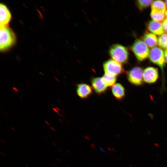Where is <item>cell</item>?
I'll use <instances>...</instances> for the list:
<instances>
[{
    "mask_svg": "<svg viewBox=\"0 0 167 167\" xmlns=\"http://www.w3.org/2000/svg\"><path fill=\"white\" fill-rule=\"evenodd\" d=\"M4 113L6 116H8V115L6 113Z\"/></svg>",
    "mask_w": 167,
    "mask_h": 167,
    "instance_id": "8d00e7d4",
    "label": "cell"
},
{
    "mask_svg": "<svg viewBox=\"0 0 167 167\" xmlns=\"http://www.w3.org/2000/svg\"><path fill=\"white\" fill-rule=\"evenodd\" d=\"M12 89L13 90L16 92H19V90L15 87H13Z\"/></svg>",
    "mask_w": 167,
    "mask_h": 167,
    "instance_id": "44dd1931",
    "label": "cell"
},
{
    "mask_svg": "<svg viewBox=\"0 0 167 167\" xmlns=\"http://www.w3.org/2000/svg\"><path fill=\"white\" fill-rule=\"evenodd\" d=\"M76 92L78 96L82 99H86L92 92V88L85 83H80L77 85Z\"/></svg>",
    "mask_w": 167,
    "mask_h": 167,
    "instance_id": "30bf717a",
    "label": "cell"
},
{
    "mask_svg": "<svg viewBox=\"0 0 167 167\" xmlns=\"http://www.w3.org/2000/svg\"><path fill=\"white\" fill-rule=\"evenodd\" d=\"M0 27H8L12 18L11 13L7 7L2 3L0 4Z\"/></svg>",
    "mask_w": 167,
    "mask_h": 167,
    "instance_id": "ba28073f",
    "label": "cell"
},
{
    "mask_svg": "<svg viewBox=\"0 0 167 167\" xmlns=\"http://www.w3.org/2000/svg\"><path fill=\"white\" fill-rule=\"evenodd\" d=\"M131 49L139 61H143L149 55L150 51L149 48L146 44L141 40H135L131 46Z\"/></svg>",
    "mask_w": 167,
    "mask_h": 167,
    "instance_id": "3957f363",
    "label": "cell"
},
{
    "mask_svg": "<svg viewBox=\"0 0 167 167\" xmlns=\"http://www.w3.org/2000/svg\"><path fill=\"white\" fill-rule=\"evenodd\" d=\"M165 62L167 64V49L165 50Z\"/></svg>",
    "mask_w": 167,
    "mask_h": 167,
    "instance_id": "ffe728a7",
    "label": "cell"
},
{
    "mask_svg": "<svg viewBox=\"0 0 167 167\" xmlns=\"http://www.w3.org/2000/svg\"><path fill=\"white\" fill-rule=\"evenodd\" d=\"M58 150L60 152H62V150L60 149V148H58Z\"/></svg>",
    "mask_w": 167,
    "mask_h": 167,
    "instance_id": "ab89813d",
    "label": "cell"
},
{
    "mask_svg": "<svg viewBox=\"0 0 167 167\" xmlns=\"http://www.w3.org/2000/svg\"><path fill=\"white\" fill-rule=\"evenodd\" d=\"M4 134H5L6 135V136H7V135L8 136V135H7L6 134V133H5Z\"/></svg>",
    "mask_w": 167,
    "mask_h": 167,
    "instance_id": "b9f144b4",
    "label": "cell"
},
{
    "mask_svg": "<svg viewBox=\"0 0 167 167\" xmlns=\"http://www.w3.org/2000/svg\"><path fill=\"white\" fill-rule=\"evenodd\" d=\"M102 80L107 87L113 86L115 84L117 80L116 77L105 74L101 77Z\"/></svg>",
    "mask_w": 167,
    "mask_h": 167,
    "instance_id": "9a60e30c",
    "label": "cell"
},
{
    "mask_svg": "<svg viewBox=\"0 0 167 167\" xmlns=\"http://www.w3.org/2000/svg\"><path fill=\"white\" fill-rule=\"evenodd\" d=\"M44 137L46 138V139H48V138L46 136H44Z\"/></svg>",
    "mask_w": 167,
    "mask_h": 167,
    "instance_id": "f35d334b",
    "label": "cell"
},
{
    "mask_svg": "<svg viewBox=\"0 0 167 167\" xmlns=\"http://www.w3.org/2000/svg\"><path fill=\"white\" fill-rule=\"evenodd\" d=\"M149 58L151 62L159 66L163 71L165 65V59L164 52L161 49L158 47L152 49L149 52Z\"/></svg>",
    "mask_w": 167,
    "mask_h": 167,
    "instance_id": "5b68a950",
    "label": "cell"
},
{
    "mask_svg": "<svg viewBox=\"0 0 167 167\" xmlns=\"http://www.w3.org/2000/svg\"><path fill=\"white\" fill-rule=\"evenodd\" d=\"M165 16L167 18V10L165 12Z\"/></svg>",
    "mask_w": 167,
    "mask_h": 167,
    "instance_id": "f546056e",
    "label": "cell"
},
{
    "mask_svg": "<svg viewBox=\"0 0 167 167\" xmlns=\"http://www.w3.org/2000/svg\"><path fill=\"white\" fill-rule=\"evenodd\" d=\"M142 69L140 67L135 66L127 72V77L129 82L131 84L139 85L143 83Z\"/></svg>",
    "mask_w": 167,
    "mask_h": 167,
    "instance_id": "8992f818",
    "label": "cell"
},
{
    "mask_svg": "<svg viewBox=\"0 0 167 167\" xmlns=\"http://www.w3.org/2000/svg\"><path fill=\"white\" fill-rule=\"evenodd\" d=\"M103 67L105 74L115 77L118 76L124 72L122 65L112 59H108L103 64Z\"/></svg>",
    "mask_w": 167,
    "mask_h": 167,
    "instance_id": "277c9868",
    "label": "cell"
},
{
    "mask_svg": "<svg viewBox=\"0 0 167 167\" xmlns=\"http://www.w3.org/2000/svg\"><path fill=\"white\" fill-rule=\"evenodd\" d=\"M15 95H17V96H19V94L18 93H15Z\"/></svg>",
    "mask_w": 167,
    "mask_h": 167,
    "instance_id": "d590c367",
    "label": "cell"
},
{
    "mask_svg": "<svg viewBox=\"0 0 167 167\" xmlns=\"http://www.w3.org/2000/svg\"><path fill=\"white\" fill-rule=\"evenodd\" d=\"M25 166L26 167H28V165H25Z\"/></svg>",
    "mask_w": 167,
    "mask_h": 167,
    "instance_id": "7bdbcfd3",
    "label": "cell"
},
{
    "mask_svg": "<svg viewBox=\"0 0 167 167\" xmlns=\"http://www.w3.org/2000/svg\"><path fill=\"white\" fill-rule=\"evenodd\" d=\"M153 1L148 0H137L136 1V5L141 11L148 7L152 4Z\"/></svg>",
    "mask_w": 167,
    "mask_h": 167,
    "instance_id": "e0dca14e",
    "label": "cell"
},
{
    "mask_svg": "<svg viewBox=\"0 0 167 167\" xmlns=\"http://www.w3.org/2000/svg\"><path fill=\"white\" fill-rule=\"evenodd\" d=\"M52 143L54 146H56V144L55 143H54V142H52Z\"/></svg>",
    "mask_w": 167,
    "mask_h": 167,
    "instance_id": "836d02e7",
    "label": "cell"
},
{
    "mask_svg": "<svg viewBox=\"0 0 167 167\" xmlns=\"http://www.w3.org/2000/svg\"><path fill=\"white\" fill-rule=\"evenodd\" d=\"M56 109H57L58 111H60V109H59L58 107H56Z\"/></svg>",
    "mask_w": 167,
    "mask_h": 167,
    "instance_id": "4316f807",
    "label": "cell"
},
{
    "mask_svg": "<svg viewBox=\"0 0 167 167\" xmlns=\"http://www.w3.org/2000/svg\"><path fill=\"white\" fill-rule=\"evenodd\" d=\"M58 120L59 121H60V122H62V121L60 119H58Z\"/></svg>",
    "mask_w": 167,
    "mask_h": 167,
    "instance_id": "e575fe53",
    "label": "cell"
},
{
    "mask_svg": "<svg viewBox=\"0 0 167 167\" xmlns=\"http://www.w3.org/2000/svg\"><path fill=\"white\" fill-rule=\"evenodd\" d=\"M166 7L165 2L162 1H153L151 4V10L165 13Z\"/></svg>",
    "mask_w": 167,
    "mask_h": 167,
    "instance_id": "5bb4252c",
    "label": "cell"
},
{
    "mask_svg": "<svg viewBox=\"0 0 167 167\" xmlns=\"http://www.w3.org/2000/svg\"><path fill=\"white\" fill-rule=\"evenodd\" d=\"M1 140L3 143H6L5 141H4L2 139H1Z\"/></svg>",
    "mask_w": 167,
    "mask_h": 167,
    "instance_id": "484cf974",
    "label": "cell"
},
{
    "mask_svg": "<svg viewBox=\"0 0 167 167\" xmlns=\"http://www.w3.org/2000/svg\"><path fill=\"white\" fill-rule=\"evenodd\" d=\"M165 3L166 4V6H167V0L165 1Z\"/></svg>",
    "mask_w": 167,
    "mask_h": 167,
    "instance_id": "d6a6232c",
    "label": "cell"
},
{
    "mask_svg": "<svg viewBox=\"0 0 167 167\" xmlns=\"http://www.w3.org/2000/svg\"><path fill=\"white\" fill-rule=\"evenodd\" d=\"M53 110L54 111L56 112L57 113L58 112V111L56 109V108H53Z\"/></svg>",
    "mask_w": 167,
    "mask_h": 167,
    "instance_id": "cb8c5ba5",
    "label": "cell"
},
{
    "mask_svg": "<svg viewBox=\"0 0 167 167\" xmlns=\"http://www.w3.org/2000/svg\"><path fill=\"white\" fill-rule=\"evenodd\" d=\"M57 113L58 114V115H59L61 117H62V115H61L59 112H58Z\"/></svg>",
    "mask_w": 167,
    "mask_h": 167,
    "instance_id": "1f68e13d",
    "label": "cell"
},
{
    "mask_svg": "<svg viewBox=\"0 0 167 167\" xmlns=\"http://www.w3.org/2000/svg\"><path fill=\"white\" fill-rule=\"evenodd\" d=\"M159 46L164 49H167V33H163L160 35L158 39Z\"/></svg>",
    "mask_w": 167,
    "mask_h": 167,
    "instance_id": "ac0fdd59",
    "label": "cell"
},
{
    "mask_svg": "<svg viewBox=\"0 0 167 167\" xmlns=\"http://www.w3.org/2000/svg\"><path fill=\"white\" fill-rule=\"evenodd\" d=\"M50 129L53 131H56L55 129L53 127H50Z\"/></svg>",
    "mask_w": 167,
    "mask_h": 167,
    "instance_id": "d4e9b609",
    "label": "cell"
},
{
    "mask_svg": "<svg viewBox=\"0 0 167 167\" xmlns=\"http://www.w3.org/2000/svg\"><path fill=\"white\" fill-rule=\"evenodd\" d=\"M143 39L144 42L150 48H154L156 46L158 42L156 36L153 34L146 32L143 35Z\"/></svg>",
    "mask_w": 167,
    "mask_h": 167,
    "instance_id": "7c38bea8",
    "label": "cell"
},
{
    "mask_svg": "<svg viewBox=\"0 0 167 167\" xmlns=\"http://www.w3.org/2000/svg\"><path fill=\"white\" fill-rule=\"evenodd\" d=\"M111 91L113 96L117 99L121 100L125 96V88L120 83H116L113 85L111 88Z\"/></svg>",
    "mask_w": 167,
    "mask_h": 167,
    "instance_id": "4fadbf2b",
    "label": "cell"
},
{
    "mask_svg": "<svg viewBox=\"0 0 167 167\" xmlns=\"http://www.w3.org/2000/svg\"><path fill=\"white\" fill-rule=\"evenodd\" d=\"M52 165L55 167H57V165L54 163H53Z\"/></svg>",
    "mask_w": 167,
    "mask_h": 167,
    "instance_id": "4dcf8cb0",
    "label": "cell"
},
{
    "mask_svg": "<svg viewBox=\"0 0 167 167\" xmlns=\"http://www.w3.org/2000/svg\"><path fill=\"white\" fill-rule=\"evenodd\" d=\"M11 129L13 131H16V130H15V128H13V127H11Z\"/></svg>",
    "mask_w": 167,
    "mask_h": 167,
    "instance_id": "f1b7e54d",
    "label": "cell"
},
{
    "mask_svg": "<svg viewBox=\"0 0 167 167\" xmlns=\"http://www.w3.org/2000/svg\"><path fill=\"white\" fill-rule=\"evenodd\" d=\"M162 25L164 31L167 33V18L165 19L163 21Z\"/></svg>",
    "mask_w": 167,
    "mask_h": 167,
    "instance_id": "d6986e66",
    "label": "cell"
},
{
    "mask_svg": "<svg viewBox=\"0 0 167 167\" xmlns=\"http://www.w3.org/2000/svg\"><path fill=\"white\" fill-rule=\"evenodd\" d=\"M56 160L58 162H60V161L58 159H56Z\"/></svg>",
    "mask_w": 167,
    "mask_h": 167,
    "instance_id": "74e56055",
    "label": "cell"
},
{
    "mask_svg": "<svg viewBox=\"0 0 167 167\" xmlns=\"http://www.w3.org/2000/svg\"><path fill=\"white\" fill-rule=\"evenodd\" d=\"M0 50L4 52L14 45L16 36L14 32L7 26L0 27Z\"/></svg>",
    "mask_w": 167,
    "mask_h": 167,
    "instance_id": "6da1fadb",
    "label": "cell"
},
{
    "mask_svg": "<svg viewBox=\"0 0 167 167\" xmlns=\"http://www.w3.org/2000/svg\"><path fill=\"white\" fill-rule=\"evenodd\" d=\"M91 83L93 89L98 94L103 93L107 90V87L103 82L101 77L92 78L91 80Z\"/></svg>",
    "mask_w": 167,
    "mask_h": 167,
    "instance_id": "9c48e42d",
    "label": "cell"
},
{
    "mask_svg": "<svg viewBox=\"0 0 167 167\" xmlns=\"http://www.w3.org/2000/svg\"><path fill=\"white\" fill-rule=\"evenodd\" d=\"M109 53L112 59L120 64L126 63L128 60V49L121 45L118 44L112 45L109 48Z\"/></svg>",
    "mask_w": 167,
    "mask_h": 167,
    "instance_id": "7a4b0ae2",
    "label": "cell"
},
{
    "mask_svg": "<svg viewBox=\"0 0 167 167\" xmlns=\"http://www.w3.org/2000/svg\"><path fill=\"white\" fill-rule=\"evenodd\" d=\"M40 73L41 74L42 76L43 75V74H42V73Z\"/></svg>",
    "mask_w": 167,
    "mask_h": 167,
    "instance_id": "60d3db41",
    "label": "cell"
},
{
    "mask_svg": "<svg viewBox=\"0 0 167 167\" xmlns=\"http://www.w3.org/2000/svg\"><path fill=\"white\" fill-rule=\"evenodd\" d=\"M151 16L154 20L160 22L165 19V13L151 10Z\"/></svg>",
    "mask_w": 167,
    "mask_h": 167,
    "instance_id": "2e32d148",
    "label": "cell"
},
{
    "mask_svg": "<svg viewBox=\"0 0 167 167\" xmlns=\"http://www.w3.org/2000/svg\"><path fill=\"white\" fill-rule=\"evenodd\" d=\"M147 28L148 31L157 35H161L164 32L162 24L160 22L154 20L150 21L148 23Z\"/></svg>",
    "mask_w": 167,
    "mask_h": 167,
    "instance_id": "8fae6325",
    "label": "cell"
},
{
    "mask_svg": "<svg viewBox=\"0 0 167 167\" xmlns=\"http://www.w3.org/2000/svg\"><path fill=\"white\" fill-rule=\"evenodd\" d=\"M143 77L144 81L147 83H155L159 77L158 69L153 67H147L143 71Z\"/></svg>",
    "mask_w": 167,
    "mask_h": 167,
    "instance_id": "52a82bcc",
    "label": "cell"
},
{
    "mask_svg": "<svg viewBox=\"0 0 167 167\" xmlns=\"http://www.w3.org/2000/svg\"><path fill=\"white\" fill-rule=\"evenodd\" d=\"M54 77L55 78V80L58 82H60V81L57 78H56V77H55V76H54Z\"/></svg>",
    "mask_w": 167,
    "mask_h": 167,
    "instance_id": "603a6c76",
    "label": "cell"
},
{
    "mask_svg": "<svg viewBox=\"0 0 167 167\" xmlns=\"http://www.w3.org/2000/svg\"><path fill=\"white\" fill-rule=\"evenodd\" d=\"M45 122L48 125H49V126H50V123L49 122H48V121H45Z\"/></svg>",
    "mask_w": 167,
    "mask_h": 167,
    "instance_id": "7402d4cb",
    "label": "cell"
},
{
    "mask_svg": "<svg viewBox=\"0 0 167 167\" xmlns=\"http://www.w3.org/2000/svg\"><path fill=\"white\" fill-rule=\"evenodd\" d=\"M1 154L3 156H6L5 154L2 152H1Z\"/></svg>",
    "mask_w": 167,
    "mask_h": 167,
    "instance_id": "83f0119b",
    "label": "cell"
}]
</instances>
